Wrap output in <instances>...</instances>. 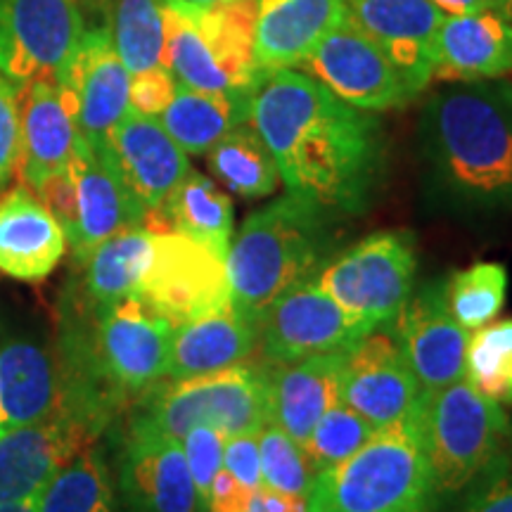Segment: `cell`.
<instances>
[{
  "instance_id": "6da1fadb",
  "label": "cell",
  "mask_w": 512,
  "mask_h": 512,
  "mask_svg": "<svg viewBox=\"0 0 512 512\" xmlns=\"http://www.w3.org/2000/svg\"><path fill=\"white\" fill-rule=\"evenodd\" d=\"M249 124L264 138L290 195L335 216L370 207L384 176V131L299 69L268 74L252 98Z\"/></svg>"
},
{
  "instance_id": "7a4b0ae2",
  "label": "cell",
  "mask_w": 512,
  "mask_h": 512,
  "mask_svg": "<svg viewBox=\"0 0 512 512\" xmlns=\"http://www.w3.org/2000/svg\"><path fill=\"white\" fill-rule=\"evenodd\" d=\"M427 183L460 211L512 209V86L456 81L427 100L418 126Z\"/></svg>"
},
{
  "instance_id": "3957f363",
  "label": "cell",
  "mask_w": 512,
  "mask_h": 512,
  "mask_svg": "<svg viewBox=\"0 0 512 512\" xmlns=\"http://www.w3.org/2000/svg\"><path fill=\"white\" fill-rule=\"evenodd\" d=\"M335 219L290 192L249 214L226 254L233 309L259 325L280 294L318 278L332 259Z\"/></svg>"
},
{
  "instance_id": "277c9868",
  "label": "cell",
  "mask_w": 512,
  "mask_h": 512,
  "mask_svg": "<svg viewBox=\"0 0 512 512\" xmlns=\"http://www.w3.org/2000/svg\"><path fill=\"white\" fill-rule=\"evenodd\" d=\"M164 67L207 93H256L266 79L254 55L256 0H159Z\"/></svg>"
},
{
  "instance_id": "5b68a950",
  "label": "cell",
  "mask_w": 512,
  "mask_h": 512,
  "mask_svg": "<svg viewBox=\"0 0 512 512\" xmlns=\"http://www.w3.org/2000/svg\"><path fill=\"white\" fill-rule=\"evenodd\" d=\"M439 491L413 422L375 430L354 456L313 475L309 512H437Z\"/></svg>"
},
{
  "instance_id": "8992f818",
  "label": "cell",
  "mask_w": 512,
  "mask_h": 512,
  "mask_svg": "<svg viewBox=\"0 0 512 512\" xmlns=\"http://www.w3.org/2000/svg\"><path fill=\"white\" fill-rule=\"evenodd\" d=\"M268 422V375L256 368L233 366L152 384L131 403L126 430L181 441L192 427L207 425L230 439L259 434Z\"/></svg>"
},
{
  "instance_id": "52a82bcc",
  "label": "cell",
  "mask_w": 512,
  "mask_h": 512,
  "mask_svg": "<svg viewBox=\"0 0 512 512\" xmlns=\"http://www.w3.org/2000/svg\"><path fill=\"white\" fill-rule=\"evenodd\" d=\"M413 427L439 496H456L501 458L510 420L503 406L467 380L422 392Z\"/></svg>"
},
{
  "instance_id": "ba28073f",
  "label": "cell",
  "mask_w": 512,
  "mask_h": 512,
  "mask_svg": "<svg viewBox=\"0 0 512 512\" xmlns=\"http://www.w3.org/2000/svg\"><path fill=\"white\" fill-rule=\"evenodd\" d=\"M64 230L72 264L121 230L143 226L145 209L126 190L102 147L79 136L67 169L36 192Z\"/></svg>"
},
{
  "instance_id": "9c48e42d",
  "label": "cell",
  "mask_w": 512,
  "mask_h": 512,
  "mask_svg": "<svg viewBox=\"0 0 512 512\" xmlns=\"http://www.w3.org/2000/svg\"><path fill=\"white\" fill-rule=\"evenodd\" d=\"M418 254L403 230H380L332 256L318 273L320 290L370 328L389 325L415 290Z\"/></svg>"
},
{
  "instance_id": "30bf717a",
  "label": "cell",
  "mask_w": 512,
  "mask_h": 512,
  "mask_svg": "<svg viewBox=\"0 0 512 512\" xmlns=\"http://www.w3.org/2000/svg\"><path fill=\"white\" fill-rule=\"evenodd\" d=\"M138 297L174 328L207 316L230 304L226 256L174 230L155 233V256Z\"/></svg>"
},
{
  "instance_id": "8fae6325",
  "label": "cell",
  "mask_w": 512,
  "mask_h": 512,
  "mask_svg": "<svg viewBox=\"0 0 512 512\" xmlns=\"http://www.w3.org/2000/svg\"><path fill=\"white\" fill-rule=\"evenodd\" d=\"M299 72L366 112L396 110L415 98L392 60L349 15L320 38Z\"/></svg>"
},
{
  "instance_id": "7c38bea8",
  "label": "cell",
  "mask_w": 512,
  "mask_h": 512,
  "mask_svg": "<svg viewBox=\"0 0 512 512\" xmlns=\"http://www.w3.org/2000/svg\"><path fill=\"white\" fill-rule=\"evenodd\" d=\"M83 31V0H0V74L19 88L57 76Z\"/></svg>"
},
{
  "instance_id": "4fadbf2b",
  "label": "cell",
  "mask_w": 512,
  "mask_h": 512,
  "mask_svg": "<svg viewBox=\"0 0 512 512\" xmlns=\"http://www.w3.org/2000/svg\"><path fill=\"white\" fill-rule=\"evenodd\" d=\"M368 332L373 328L320 290L316 278L280 294L259 323L261 347L278 366L306 356L351 351Z\"/></svg>"
},
{
  "instance_id": "5bb4252c",
  "label": "cell",
  "mask_w": 512,
  "mask_h": 512,
  "mask_svg": "<svg viewBox=\"0 0 512 512\" xmlns=\"http://www.w3.org/2000/svg\"><path fill=\"white\" fill-rule=\"evenodd\" d=\"M64 415L55 337L24 328L0 311V427L34 425Z\"/></svg>"
},
{
  "instance_id": "9a60e30c",
  "label": "cell",
  "mask_w": 512,
  "mask_h": 512,
  "mask_svg": "<svg viewBox=\"0 0 512 512\" xmlns=\"http://www.w3.org/2000/svg\"><path fill=\"white\" fill-rule=\"evenodd\" d=\"M389 335L425 392L465 380L470 332L448 311L446 280L413 290L389 323Z\"/></svg>"
},
{
  "instance_id": "2e32d148",
  "label": "cell",
  "mask_w": 512,
  "mask_h": 512,
  "mask_svg": "<svg viewBox=\"0 0 512 512\" xmlns=\"http://www.w3.org/2000/svg\"><path fill=\"white\" fill-rule=\"evenodd\" d=\"M55 79L72 107L81 136L93 147L105 145L112 128L131 110V74L114 50L107 24L86 27Z\"/></svg>"
},
{
  "instance_id": "e0dca14e",
  "label": "cell",
  "mask_w": 512,
  "mask_h": 512,
  "mask_svg": "<svg viewBox=\"0 0 512 512\" xmlns=\"http://www.w3.org/2000/svg\"><path fill=\"white\" fill-rule=\"evenodd\" d=\"M422 392L425 389L389 330L368 332L347 351L339 373V401L366 418L375 430L411 422Z\"/></svg>"
},
{
  "instance_id": "ac0fdd59",
  "label": "cell",
  "mask_w": 512,
  "mask_h": 512,
  "mask_svg": "<svg viewBox=\"0 0 512 512\" xmlns=\"http://www.w3.org/2000/svg\"><path fill=\"white\" fill-rule=\"evenodd\" d=\"M119 512H202L183 441L124 430L114 472Z\"/></svg>"
},
{
  "instance_id": "d6986e66",
  "label": "cell",
  "mask_w": 512,
  "mask_h": 512,
  "mask_svg": "<svg viewBox=\"0 0 512 512\" xmlns=\"http://www.w3.org/2000/svg\"><path fill=\"white\" fill-rule=\"evenodd\" d=\"M347 15L384 50L418 98L434 79L444 12L430 0H347Z\"/></svg>"
},
{
  "instance_id": "ffe728a7",
  "label": "cell",
  "mask_w": 512,
  "mask_h": 512,
  "mask_svg": "<svg viewBox=\"0 0 512 512\" xmlns=\"http://www.w3.org/2000/svg\"><path fill=\"white\" fill-rule=\"evenodd\" d=\"M98 147L110 157L126 190L136 197L145 214L162 207L190 171L188 155L166 133L159 119L136 110H128L112 128L105 145Z\"/></svg>"
},
{
  "instance_id": "44dd1931",
  "label": "cell",
  "mask_w": 512,
  "mask_h": 512,
  "mask_svg": "<svg viewBox=\"0 0 512 512\" xmlns=\"http://www.w3.org/2000/svg\"><path fill=\"white\" fill-rule=\"evenodd\" d=\"M93 441L98 437L67 415L0 427V505L36 501L57 470Z\"/></svg>"
},
{
  "instance_id": "7402d4cb",
  "label": "cell",
  "mask_w": 512,
  "mask_h": 512,
  "mask_svg": "<svg viewBox=\"0 0 512 512\" xmlns=\"http://www.w3.org/2000/svg\"><path fill=\"white\" fill-rule=\"evenodd\" d=\"M76 117L55 76L19 88V166L22 185L38 192L67 169L79 140Z\"/></svg>"
},
{
  "instance_id": "603a6c76",
  "label": "cell",
  "mask_w": 512,
  "mask_h": 512,
  "mask_svg": "<svg viewBox=\"0 0 512 512\" xmlns=\"http://www.w3.org/2000/svg\"><path fill=\"white\" fill-rule=\"evenodd\" d=\"M67 254L64 230L41 197L17 183L0 195V273L41 283Z\"/></svg>"
},
{
  "instance_id": "cb8c5ba5",
  "label": "cell",
  "mask_w": 512,
  "mask_h": 512,
  "mask_svg": "<svg viewBox=\"0 0 512 512\" xmlns=\"http://www.w3.org/2000/svg\"><path fill=\"white\" fill-rule=\"evenodd\" d=\"M155 256V233L133 226L100 242L83 261L72 264V278L62 299L83 309H105L138 297L143 275Z\"/></svg>"
},
{
  "instance_id": "d4e9b609",
  "label": "cell",
  "mask_w": 512,
  "mask_h": 512,
  "mask_svg": "<svg viewBox=\"0 0 512 512\" xmlns=\"http://www.w3.org/2000/svg\"><path fill=\"white\" fill-rule=\"evenodd\" d=\"M344 17L347 0H256V62L266 74L299 69Z\"/></svg>"
},
{
  "instance_id": "484cf974",
  "label": "cell",
  "mask_w": 512,
  "mask_h": 512,
  "mask_svg": "<svg viewBox=\"0 0 512 512\" xmlns=\"http://www.w3.org/2000/svg\"><path fill=\"white\" fill-rule=\"evenodd\" d=\"M347 351L316 354L280 363L268 375V413L271 422L297 444L309 441L318 420L339 403V373Z\"/></svg>"
},
{
  "instance_id": "4316f807",
  "label": "cell",
  "mask_w": 512,
  "mask_h": 512,
  "mask_svg": "<svg viewBox=\"0 0 512 512\" xmlns=\"http://www.w3.org/2000/svg\"><path fill=\"white\" fill-rule=\"evenodd\" d=\"M512 74V22L501 12H470L444 19L437 34L434 76L486 81Z\"/></svg>"
},
{
  "instance_id": "83f0119b",
  "label": "cell",
  "mask_w": 512,
  "mask_h": 512,
  "mask_svg": "<svg viewBox=\"0 0 512 512\" xmlns=\"http://www.w3.org/2000/svg\"><path fill=\"white\" fill-rule=\"evenodd\" d=\"M259 342V325L233 309V304L190 320L174 330L166 377L185 380L242 366Z\"/></svg>"
},
{
  "instance_id": "f1b7e54d",
  "label": "cell",
  "mask_w": 512,
  "mask_h": 512,
  "mask_svg": "<svg viewBox=\"0 0 512 512\" xmlns=\"http://www.w3.org/2000/svg\"><path fill=\"white\" fill-rule=\"evenodd\" d=\"M233 221V202L226 192L211 178L190 169L188 176L162 202V207L147 211L143 226L152 233L174 230L188 235L226 256L233 240Z\"/></svg>"
},
{
  "instance_id": "f546056e",
  "label": "cell",
  "mask_w": 512,
  "mask_h": 512,
  "mask_svg": "<svg viewBox=\"0 0 512 512\" xmlns=\"http://www.w3.org/2000/svg\"><path fill=\"white\" fill-rule=\"evenodd\" d=\"M254 93H207L178 83L159 124L185 155H207L223 136L249 121Z\"/></svg>"
},
{
  "instance_id": "4dcf8cb0",
  "label": "cell",
  "mask_w": 512,
  "mask_h": 512,
  "mask_svg": "<svg viewBox=\"0 0 512 512\" xmlns=\"http://www.w3.org/2000/svg\"><path fill=\"white\" fill-rule=\"evenodd\" d=\"M34 505L36 512H119L114 475L98 441L62 465Z\"/></svg>"
},
{
  "instance_id": "1f68e13d",
  "label": "cell",
  "mask_w": 512,
  "mask_h": 512,
  "mask_svg": "<svg viewBox=\"0 0 512 512\" xmlns=\"http://www.w3.org/2000/svg\"><path fill=\"white\" fill-rule=\"evenodd\" d=\"M207 166L216 181L245 200H264L280 185V171L271 150L254 126L247 124L233 128L211 147Z\"/></svg>"
},
{
  "instance_id": "d6a6232c",
  "label": "cell",
  "mask_w": 512,
  "mask_h": 512,
  "mask_svg": "<svg viewBox=\"0 0 512 512\" xmlns=\"http://www.w3.org/2000/svg\"><path fill=\"white\" fill-rule=\"evenodd\" d=\"M114 50L128 74L164 64V22L159 0H102Z\"/></svg>"
},
{
  "instance_id": "836d02e7",
  "label": "cell",
  "mask_w": 512,
  "mask_h": 512,
  "mask_svg": "<svg viewBox=\"0 0 512 512\" xmlns=\"http://www.w3.org/2000/svg\"><path fill=\"white\" fill-rule=\"evenodd\" d=\"M508 297V271L496 261H479L446 280V304L467 332L489 325Z\"/></svg>"
},
{
  "instance_id": "e575fe53",
  "label": "cell",
  "mask_w": 512,
  "mask_h": 512,
  "mask_svg": "<svg viewBox=\"0 0 512 512\" xmlns=\"http://www.w3.org/2000/svg\"><path fill=\"white\" fill-rule=\"evenodd\" d=\"M465 380L489 399L512 403V318L484 325L470 335Z\"/></svg>"
},
{
  "instance_id": "d590c367",
  "label": "cell",
  "mask_w": 512,
  "mask_h": 512,
  "mask_svg": "<svg viewBox=\"0 0 512 512\" xmlns=\"http://www.w3.org/2000/svg\"><path fill=\"white\" fill-rule=\"evenodd\" d=\"M373 434L375 427L366 418L351 411L342 401L335 403L318 420L309 441L304 444V453L309 458L313 475L354 456L358 448L366 444Z\"/></svg>"
},
{
  "instance_id": "8d00e7d4",
  "label": "cell",
  "mask_w": 512,
  "mask_h": 512,
  "mask_svg": "<svg viewBox=\"0 0 512 512\" xmlns=\"http://www.w3.org/2000/svg\"><path fill=\"white\" fill-rule=\"evenodd\" d=\"M259 456L261 484L280 494L306 498L313 482V470L302 444H297L278 425L268 422L259 432Z\"/></svg>"
},
{
  "instance_id": "74e56055",
  "label": "cell",
  "mask_w": 512,
  "mask_h": 512,
  "mask_svg": "<svg viewBox=\"0 0 512 512\" xmlns=\"http://www.w3.org/2000/svg\"><path fill=\"white\" fill-rule=\"evenodd\" d=\"M181 441L192 482H195L197 496H200L202 512H207L211 484H214L216 475H219V470L223 467V446H226V437H223L219 430H214V427L200 425L192 427Z\"/></svg>"
},
{
  "instance_id": "f35d334b",
  "label": "cell",
  "mask_w": 512,
  "mask_h": 512,
  "mask_svg": "<svg viewBox=\"0 0 512 512\" xmlns=\"http://www.w3.org/2000/svg\"><path fill=\"white\" fill-rule=\"evenodd\" d=\"M19 166V86L0 74V195Z\"/></svg>"
},
{
  "instance_id": "ab89813d",
  "label": "cell",
  "mask_w": 512,
  "mask_h": 512,
  "mask_svg": "<svg viewBox=\"0 0 512 512\" xmlns=\"http://www.w3.org/2000/svg\"><path fill=\"white\" fill-rule=\"evenodd\" d=\"M178 88L176 76L159 64L155 69H147L131 76V93H128V105L145 117H159L174 100Z\"/></svg>"
},
{
  "instance_id": "60d3db41",
  "label": "cell",
  "mask_w": 512,
  "mask_h": 512,
  "mask_svg": "<svg viewBox=\"0 0 512 512\" xmlns=\"http://www.w3.org/2000/svg\"><path fill=\"white\" fill-rule=\"evenodd\" d=\"M460 512H512V472L503 458H498L472 484L470 496Z\"/></svg>"
},
{
  "instance_id": "b9f144b4",
  "label": "cell",
  "mask_w": 512,
  "mask_h": 512,
  "mask_svg": "<svg viewBox=\"0 0 512 512\" xmlns=\"http://www.w3.org/2000/svg\"><path fill=\"white\" fill-rule=\"evenodd\" d=\"M223 467L247 489L261 486L259 434H238L226 439L223 446Z\"/></svg>"
},
{
  "instance_id": "7bdbcfd3",
  "label": "cell",
  "mask_w": 512,
  "mask_h": 512,
  "mask_svg": "<svg viewBox=\"0 0 512 512\" xmlns=\"http://www.w3.org/2000/svg\"><path fill=\"white\" fill-rule=\"evenodd\" d=\"M434 8H439L446 17L451 15H470V12H486V10H496L498 12V3L496 0H430Z\"/></svg>"
},
{
  "instance_id": "ee69618b",
  "label": "cell",
  "mask_w": 512,
  "mask_h": 512,
  "mask_svg": "<svg viewBox=\"0 0 512 512\" xmlns=\"http://www.w3.org/2000/svg\"><path fill=\"white\" fill-rule=\"evenodd\" d=\"M0 512H36L34 501L29 503H12V505H0Z\"/></svg>"
},
{
  "instance_id": "f6af8a7d",
  "label": "cell",
  "mask_w": 512,
  "mask_h": 512,
  "mask_svg": "<svg viewBox=\"0 0 512 512\" xmlns=\"http://www.w3.org/2000/svg\"><path fill=\"white\" fill-rule=\"evenodd\" d=\"M496 3H498V12L512 22V0H496Z\"/></svg>"
},
{
  "instance_id": "bcb514c9",
  "label": "cell",
  "mask_w": 512,
  "mask_h": 512,
  "mask_svg": "<svg viewBox=\"0 0 512 512\" xmlns=\"http://www.w3.org/2000/svg\"><path fill=\"white\" fill-rule=\"evenodd\" d=\"M190 3H214V0H190Z\"/></svg>"
}]
</instances>
